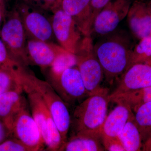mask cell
Returning a JSON list of instances; mask_svg holds the SVG:
<instances>
[{"instance_id":"obj_18","label":"cell","mask_w":151,"mask_h":151,"mask_svg":"<svg viewBox=\"0 0 151 151\" xmlns=\"http://www.w3.org/2000/svg\"><path fill=\"white\" fill-rule=\"evenodd\" d=\"M102 136H71L58 151H103Z\"/></svg>"},{"instance_id":"obj_26","label":"cell","mask_w":151,"mask_h":151,"mask_svg":"<svg viewBox=\"0 0 151 151\" xmlns=\"http://www.w3.org/2000/svg\"><path fill=\"white\" fill-rule=\"evenodd\" d=\"M22 1L40 9L52 12L56 7L61 4L62 0H22Z\"/></svg>"},{"instance_id":"obj_5","label":"cell","mask_w":151,"mask_h":151,"mask_svg":"<svg viewBox=\"0 0 151 151\" xmlns=\"http://www.w3.org/2000/svg\"><path fill=\"white\" fill-rule=\"evenodd\" d=\"M78 68L89 95L98 92L102 88L104 78L103 68L94 50L91 36H84L75 54Z\"/></svg>"},{"instance_id":"obj_23","label":"cell","mask_w":151,"mask_h":151,"mask_svg":"<svg viewBox=\"0 0 151 151\" xmlns=\"http://www.w3.org/2000/svg\"><path fill=\"white\" fill-rule=\"evenodd\" d=\"M76 66L75 54L61 48L56 58L50 66V76H56L69 68Z\"/></svg>"},{"instance_id":"obj_12","label":"cell","mask_w":151,"mask_h":151,"mask_svg":"<svg viewBox=\"0 0 151 151\" xmlns=\"http://www.w3.org/2000/svg\"><path fill=\"white\" fill-rule=\"evenodd\" d=\"M122 76L119 85L109 95L110 100L119 94L151 86V58L131 65Z\"/></svg>"},{"instance_id":"obj_17","label":"cell","mask_w":151,"mask_h":151,"mask_svg":"<svg viewBox=\"0 0 151 151\" xmlns=\"http://www.w3.org/2000/svg\"><path fill=\"white\" fill-rule=\"evenodd\" d=\"M116 103V107L105 119L102 130L103 136L118 137L129 119L134 115L129 105L122 103Z\"/></svg>"},{"instance_id":"obj_28","label":"cell","mask_w":151,"mask_h":151,"mask_svg":"<svg viewBox=\"0 0 151 151\" xmlns=\"http://www.w3.org/2000/svg\"><path fill=\"white\" fill-rule=\"evenodd\" d=\"M103 146L105 151H126L118 137H108L102 136Z\"/></svg>"},{"instance_id":"obj_30","label":"cell","mask_w":151,"mask_h":151,"mask_svg":"<svg viewBox=\"0 0 151 151\" xmlns=\"http://www.w3.org/2000/svg\"><path fill=\"white\" fill-rule=\"evenodd\" d=\"M11 137V130L4 122L0 119V144Z\"/></svg>"},{"instance_id":"obj_1","label":"cell","mask_w":151,"mask_h":151,"mask_svg":"<svg viewBox=\"0 0 151 151\" xmlns=\"http://www.w3.org/2000/svg\"><path fill=\"white\" fill-rule=\"evenodd\" d=\"M99 37L94 44V52L104 76L111 84L129 67L133 48L128 35L117 29Z\"/></svg>"},{"instance_id":"obj_20","label":"cell","mask_w":151,"mask_h":151,"mask_svg":"<svg viewBox=\"0 0 151 151\" xmlns=\"http://www.w3.org/2000/svg\"><path fill=\"white\" fill-rule=\"evenodd\" d=\"M116 100L129 105L135 111L140 105L151 101V86L119 94Z\"/></svg>"},{"instance_id":"obj_16","label":"cell","mask_w":151,"mask_h":151,"mask_svg":"<svg viewBox=\"0 0 151 151\" xmlns=\"http://www.w3.org/2000/svg\"><path fill=\"white\" fill-rule=\"evenodd\" d=\"M24 94L22 87L0 95V119L11 130L17 114L22 108L28 105Z\"/></svg>"},{"instance_id":"obj_33","label":"cell","mask_w":151,"mask_h":151,"mask_svg":"<svg viewBox=\"0 0 151 151\" xmlns=\"http://www.w3.org/2000/svg\"><path fill=\"white\" fill-rule=\"evenodd\" d=\"M2 2H0V23L2 19Z\"/></svg>"},{"instance_id":"obj_4","label":"cell","mask_w":151,"mask_h":151,"mask_svg":"<svg viewBox=\"0 0 151 151\" xmlns=\"http://www.w3.org/2000/svg\"><path fill=\"white\" fill-rule=\"evenodd\" d=\"M20 84L26 94L30 111L40 131L47 150L58 151L63 142L50 111L37 92L25 84Z\"/></svg>"},{"instance_id":"obj_13","label":"cell","mask_w":151,"mask_h":151,"mask_svg":"<svg viewBox=\"0 0 151 151\" xmlns=\"http://www.w3.org/2000/svg\"><path fill=\"white\" fill-rule=\"evenodd\" d=\"M61 48L52 42L27 38V52L30 63L42 68L50 67Z\"/></svg>"},{"instance_id":"obj_32","label":"cell","mask_w":151,"mask_h":151,"mask_svg":"<svg viewBox=\"0 0 151 151\" xmlns=\"http://www.w3.org/2000/svg\"><path fill=\"white\" fill-rule=\"evenodd\" d=\"M145 3L151 16V0H149Z\"/></svg>"},{"instance_id":"obj_21","label":"cell","mask_w":151,"mask_h":151,"mask_svg":"<svg viewBox=\"0 0 151 151\" xmlns=\"http://www.w3.org/2000/svg\"><path fill=\"white\" fill-rule=\"evenodd\" d=\"M134 112V118L142 138L148 139L151 136V101L140 105Z\"/></svg>"},{"instance_id":"obj_11","label":"cell","mask_w":151,"mask_h":151,"mask_svg":"<svg viewBox=\"0 0 151 151\" xmlns=\"http://www.w3.org/2000/svg\"><path fill=\"white\" fill-rule=\"evenodd\" d=\"M132 0H111L94 19L91 35L100 37L114 31L127 17Z\"/></svg>"},{"instance_id":"obj_29","label":"cell","mask_w":151,"mask_h":151,"mask_svg":"<svg viewBox=\"0 0 151 151\" xmlns=\"http://www.w3.org/2000/svg\"><path fill=\"white\" fill-rule=\"evenodd\" d=\"M111 1V0H91V19L92 25L94 19L97 15Z\"/></svg>"},{"instance_id":"obj_6","label":"cell","mask_w":151,"mask_h":151,"mask_svg":"<svg viewBox=\"0 0 151 151\" xmlns=\"http://www.w3.org/2000/svg\"><path fill=\"white\" fill-rule=\"evenodd\" d=\"M0 30V37L10 55L23 66L30 64L27 52V36L17 9L6 14Z\"/></svg>"},{"instance_id":"obj_27","label":"cell","mask_w":151,"mask_h":151,"mask_svg":"<svg viewBox=\"0 0 151 151\" xmlns=\"http://www.w3.org/2000/svg\"><path fill=\"white\" fill-rule=\"evenodd\" d=\"M19 64L10 55L5 45L0 37V67L14 68Z\"/></svg>"},{"instance_id":"obj_19","label":"cell","mask_w":151,"mask_h":151,"mask_svg":"<svg viewBox=\"0 0 151 151\" xmlns=\"http://www.w3.org/2000/svg\"><path fill=\"white\" fill-rule=\"evenodd\" d=\"M118 137L126 151L140 150L142 147V138L134 115L129 119Z\"/></svg>"},{"instance_id":"obj_10","label":"cell","mask_w":151,"mask_h":151,"mask_svg":"<svg viewBox=\"0 0 151 151\" xmlns=\"http://www.w3.org/2000/svg\"><path fill=\"white\" fill-rule=\"evenodd\" d=\"M12 137L17 138L30 150L42 151L45 144L39 129L33 118L29 105L22 108L14 119Z\"/></svg>"},{"instance_id":"obj_15","label":"cell","mask_w":151,"mask_h":151,"mask_svg":"<svg viewBox=\"0 0 151 151\" xmlns=\"http://www.w3.org/2000/svg\"><path fill=\"white\" fill-rule=\"evenodd\" d=\"M61 6L75 22L82 35L91 36V0H62Z\"/></svg>"},{"instance_id":"obj_7","label":"cell","mask_w":151,"mask_h":151,"mask_svg":"<svg viewBox=\"0 0 151 151\" xmlns=\"http://www.w3.org/2000/svg\"><path fill=\"white\" fill-rule=\"evenodd\" d=\"M50 77V84L67 105L79 104L89 96L76 66Z\"/></svg>"},{"instance_id":"obj_34","label":"cell","mask_w":151,"mask_h":151,"mask_svg":"<svg viewBox=\"0 0 151 151\" xmlns=\"http://www.w3.org/2000/svg\"><path fill=\"white\" fill-rule=\"evenodd\" d=\"M2 0H0V2H2Z\"/></svg>"},{"instance_id":"obj_25","label":"cell","mask_w":151,"mask_h":151,"mask_svg":"<svg viewBox=\"0 0 151 151\" xmlns=\"http://www.w3.org/2000/svg\"><path fill=\"white\" fill-rule=\"evenodd\" d=\"M0 151H31L24 144L11 137L0 144Z\"/></svg>"},{"instance_id":"obj_9","label":"cell","mask_w":151,"mask_h":151,"mask_svg":"<svg viewBox=\"0 0 151 151\" xmlns=\"http://www.w3.org/2000/svg\"><path fill=\"white\" fill-rule=\"evenodd\" d=\"M16 9L22 19L27 38L52 42L54 36L51 20L40 9L23 2Z\"/></svg>"},{"instance_id":"obj_3","label":"cell","mask_w":151,"mask_h":151,"mask_svg":"<svg viewBox=\"0 0 151 151\" xmlns=\"http://www.w3.org/2000/svg\"><path fill=\"white\" fill-rule=\"evenodd\" d=\"M19 81L40 95L53 117L63 143L67 139L70 130L71 116L67 104L58 94L49 82L37 78L19 65L17 68Z\"/></svg>"},{"instance_id":"obj_2","label":"cell","mask_w":151,"mask_h":151,"mask_svg":"<svg viewBox=\"0 0 151 151\" xmlns=\"http://www.w3.org/2000/svg\"><path fill=\"white\" fill-rule=\"evenodd\" d=\"M110 94L108 88L102 87L77 105L71 116V136H102Z\"/></svg>"},{"instance_id":"obj_22","label":"cell","mask_w":151,"mask_h":151,"mask_svg":"<svg viewBox=\"0 0 151 151\" xmlns=\"http://www.w3.org/2000/svg\"><path fill=\"white\" fill-rule=\"evenodd\" d=\"M18 66L14 68L0 67V95L22 88L17 72Z\"/></svg>"},{"instance_id":"obj_8","label":"cell","mask_w":151,"mask_h":151,"mask_svg":"<svg viewBox=\"0 0 151 151\" xmlns=\"http://www.w3.org/2000/svg\"><path fill=\"white\" fill-rule=\"evenodd\" d=\"M61 4L52 11L53 35L61 47L75 55L82 40V34L73 19L62 9Z\"/></svg>"},{"instance_id":"obj_14","label":"cell","mask_w":151,"mask_h":151,"mask_svg":"<svg viewBox=\"0 0 151 151\" xmlns=\"http://www.w3.org/2000/svg\"><path fill=\"white\" fill-rule=\"evenodd\" d=\"M127 17L130 30L136 37L141 40L151 36V16L145 2L133 1Z\"/></svg>"},{"instance_id":"obj_24","label":"cell","mask_w":151,"mask_h":151,"mask_svg":"<svg viewBox=\"0 0 151 151\" xmlns=\"http://www.w3.org/2000/svg\"><path fill=\"white\" fill-rule=\"evenodd\" d=\"M150 58L151 36H150L141 39L139 43L133 48L128 68L133 64L144 62Z\"/></svg>"},{"instance_id":"obj_31","label":"cell","mask_w":151,"mask_h":151,"mask_svg":"<svg viewBox=\"0 0 151 151\" xmlns=\"http://www.w3.org/2000/svg\"><path fill=\"white\" fill-rule=\"evenodd\" d=\"M145 150H151V136L147 139L145 146Z\"/></svg>"}]
</instances>
